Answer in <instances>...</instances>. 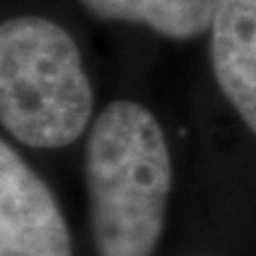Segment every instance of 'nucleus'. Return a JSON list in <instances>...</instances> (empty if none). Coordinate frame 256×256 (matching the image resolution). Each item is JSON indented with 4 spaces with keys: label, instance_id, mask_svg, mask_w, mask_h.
I'll return each instance as SVG.
<instances>
[{
    "label": "nucleus",
    "instance_id": "nucleus-6",
    "mask_svg": "<svg viewBox=\"0 0 256 256\" xmlns=\"http://www.w3.org/2000/svg\"><path fill=\"white\" fill-rule=\"evenodd\" d=\"M194 256H210V254H194Z\"/></svg>",
    "mask_w": 256,
    "mask_h": 256
},
{
    "label": "nucleus",
    "instance_id": "nucleus-4",
    "mask_svg": "<svg viewBox=\"0 0 256 256\" xmlns=\"http://www.w3.org/2000/svg\"><path fill=\"white\" fill-rule=\"evenodd\" d=\"M210 60L220 92L256 137V0H216Z\"/></svg>",
    "mask_w": 256,
    "mask_h": 256
},
{
    "label": "nucleus",
    "instance_id": "nucleus-1",
    "mask_svg": "<svg viewBox=\"0 0 256 256\" xmlns=\"http://www.w3.org/2000/svg\"><path fill=\"white\" fill-rule=\"evenodd\" d=\"M84 173L94 254L156 256L175 180L158 118L137 100L109 102L90 126Z\"/></svg>",
    "mask_w": 256,
    "mask_h": 256
},
{
    "label": "nucleus",
    "instance_id": "nucleus-2",
    "mask_svg": "<svg viewBox=\"0 0 256 256\" xmlns=\"http://www.w3.org/2000/svg\"><path fill=\"white\" fill-rule=\"evenodd\" d=\"M94 90L70 32L43 15L0 26V122L32 150H62L92 126Z\"/></svg>",
    "mask_w": 256,
    "mask_h": 256
},
{
    "label": "nucleus",
    "instance_id": "nucleus-3",
    "mask_svg": "<svg viewBox=\"0 0 256 256\" xmlns=\"http://www.w3.org/2000/svg\"><path fill=\"white\" fill-rule=\"evenodd\" d=\"M0 256H75L54 190L6 139L0 141Z\"/></svg>",
    "mask_w": 256,
    "mask_h": 256
},
{
    "label": "nucleus",
    "instance_id": "nucleus-5",
    "mask_svg": "<svg viewBox=\"0 0 256 256\" xmlns=\"http://www.w3.org/2000/svg\"><path fill=\"white\" fill-rule=\"evenodd\" d=\"M96 20L132 24L171 41H192L212 26L216 0H77Z\"/></svg>",
    "mask_w": 256,
    "mask_h": 256
}]
</instances>
